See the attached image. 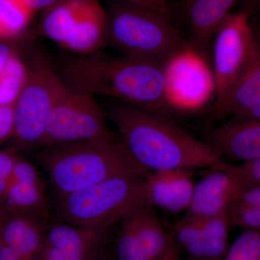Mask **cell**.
<instances>
[{
  "instance_id": "cell-1",
  "label": "cell",
  "mask_w": 260,
  "mask_h": 260,
  "mask_svg": "<svg viewBox=\"0 0 260 260\" xmlns=\"http://www.w3.org/2000/svg\"><path fill=\"white\" fill-rule=\"evenodd\" d=\"M107 115L136 161L150 172L198 169L218 170L229 164L208 143L181 129L172 119L118 101Z\"/></svg>"
},
{
  "instance_id": "cell-2",
  "label": "cell",
  "mask_w": 260,
  "mask_h": 260,
  "mask_svg": "<svg viewBox=\"0 0 260 260\" xmlns=\"http://www.w3.org/2000/svg\"><path fill=\"white\" fill-rule=\"evenodd\" d=\"M60 76L72 90L113 99L172 119L162 64L96 51L67 61Z\"/></svg>"
},
{
  "instance_id": "cell-3",
  "label": "cell",
  "mask_w": 260,
  "mask_h": 260,
  "mask_svg": "<svg viewBox=\"0 0 260 260\" xmlns=\"http://www.w3.org/2000/svg\"><path fill=\"white\" fill-rule=\"evenodd\" d=\"M38 159L60 197L110 178L145 177L150 173L136 161L118 137L47 147Z\"/></svg>"
},
{
  "instance_id": "cell-4",
  "label": "cell",
  "mask_w": 260,
  "mask_h": 260,
  "mask_svg": "<svg viewBox=\"0 0 260 260\" xmlns=\"http://www.w3.org/2000/svg\"><path fill=\"white\" fill-rule=\"evenodd\" d=\"M107 12V44L124 57L164 64L187 42L171 18L128 0H116Z\"/></svg>"
},
{
  "instance_id": "cell-5",
  "label": "cell",
  "mask_w": 260,
  "mask_h": 260,
  "mask_svg": "<svg viewBox=\"0 0 260 260\" xmlns=\"http://www.w3.org/2000/svg\"><path fill=\"white\" fill-rule=\"evenodd\" d=\"M145 177L118 176L60 197L58 213L65 223L91 229H110L146 203Z\"/></svg>"
},
{
  "instance_id": "cell-6",
  "label": "cell",
  "mask_w": 260,
  "mask_h": 260,
  "mask_svg": "<svg viewBox=\"0 0 260 260\" xmlns=\"http://www.w3.org/2000/svg\"><path fill=\"white\" fill-rule=\"evenodd\" d=\"M23 88L15 103V145L23 150L41 147L48 116L68 89L60 75L40 52L32 56Z\"/></svg>"
},
{
  "instance_id": "cell-7",
  "label": "cell",
  "mask_w": 260,
  "mask_h": 260,
  "mask_svg": "<svg viewBox=\"0 0 260 260\" xmlns=\"http://www.w3.org/2000/svg\"><path fill=\"white\" fill-rule=\"evenodd\" d=\"M213 42L215 99L212 112L214 117H220L250 59L253 47L250 18L239 12L231 13L219 25Z\"/></svg>"
},
{
  "instance_id": "cell-8",
  "label": "cell",
  "mask_w": 260,
  "mask_h": 260,
  "mask_svg": "<svg viewBox=\"0 0 260 260\" xmlns=\"http://www.w3.org/2000/svg\"><path fill=\"white\" fill-rule=\"evenodd\" d=\"M116 137L107 125L106 114L95 96L68 88L48 116L41 147Z\"/></svg>"
},
{
  "instance_id": "cell-9",
  "label": "cell",
  "mask_w": 260,
  "mask_h": 260,
  "mask_svg": "<svg viewBox=\"0 0 260 260\" xmlns=\"http://www.w3.org/2000/svg\"><path fill=\"white\" fill-rule=\"evenodd\" d=\"M162 68L166 98L173 113L197 112L215 99L213 71L203 51L187 43Z\"/></svg>"
},
{
  "instance_id": "cell-10",
  "label": "cell",
  "mask_w": 260,
  "mask_h": 260,
  "mask_svg": "<svg viewBox=\"0 0 260 260\" xmlns=\"http://www.w3.org/2000/svg\"><path fill=\"white\" fill-rule=\"evenodd\" d=\"M210 171L196 182L192 201L186 212L187 216L207 218L225 213L248 186L232 170L231 164L224 169Z\"/></svg>"
},
{
  "instance_id": "cell-11",
  "label": "cell",
  "mask_w": 260,
  "mask_h": 260,
  "mask_svg": "<svg viewBox=\"0 0 260 260\" xmlns=\"http://www.w3.org/2000/svg\"><path fill=\"white\" fill-rule=\"evenodd\" d=\"M227 164H244L260 158V119L233 116L214 128L205 140Z\"/></svg>"
},
{
  "instance_id": "cell-12",
  "label": "cell",
  "mask_w": 260,
  "mask_h": 260,
  "mask_svg": "<svg viewBox=\"0 0 260 260\" xmlns=\"http://www.w3.org/2000/svg\"><path fill=\"white\" fill-rule=\"evenodd\" d=\"M196 185L191 170L150 172L144 179L146 203L171 213L186 212L190 207Z\"/></svg>"
},
{
  "instance_id": "cell-13",
  "label": "cell",
  "mask_w": 260,
  "mask_h": 260,
  "mask_svg": "<svg viewBox=\"0 0 260 260\" xmlns=\"http://www.w3.org/2000/svg\"><path fill=\"white\" fill-rule=\"evenodd\" d=\"M239 0H181L177 5L184 19L191 47L204 51L213 41L219 25L232 13Z\"/></svg>"
},
{
  "instance_id": "cell-14",
  "label": "cell",
  "mask_w": 260,
  "mask_h": 260,
  "mask_svg": "<svg viewBox=\"0 0 260 260\" xmlns=\"http://www.w3.org/2000/svg\"><path fill=\"white\" fill-rule=\"evenodd\" d=\"M107 44V12L98 0H87L63 48L80 55L99 51Z\"/></svg>"
},
{
  "instance_id": "cell-15",
  "label": "cell",
  "mask_w": 260,
  "mask_h": 260,
  "mask_svg": "<svg viewBox=\"0 0 260 260\" xmlns=\"http://www.w3.org/2000/svg\"><path fill=\"white\" fill-rule=\"evenodd\" d=\"M253 47L250 59L224 107L221 116H242L260 106V23L251 22Z\"/></svg>"
},
{
  "instance_id": "cell-16",
  "label": "cell",
  "mask_w": 260,
  "mask_h": 260,
  "mask_svg": "<svg viewBox=\"0 0 260 260\" xmlns=\"http://www.w3.org/2000/svg\"><path fill=\"white\" fill-rule=\"evenodd\" d=\"M46 232L39 219L28 214H11L3 218L2 244L13 248L26 260L40 254Z\"/></svg>"
},
{
  "instance_id": "cell-17",
  "label": "cell",
  "mask_w": 260,
  "mask_h": 260,
  "mask_svg": "<svg viewBox=\"0 0 260 260\" xmlns=\"http://www.w3.org/2000/svg\"><path fill=\"white\" fill-rule=\"evenodd\" d=\"M110 229H91L59 223L46 233L45 244L59 249L70 260L100 249Z\"/></svg>"
},
{
  "instance_id": "cell-18",
  "label": "cell",
  "mask_w": 260,
  "mask_h": 260,
  "mask_svg": "<svg viewBox=\"0 0 260 260\" xmlns=\"http://www.w3.org/2000/svg\"><path fill=\"white\" fill-rule=\"evenodd\" d=\"M138 240L151 260H157L167 252L174 240L148 203L135 208L127 215Z\"/></svg>"
},
{
  "instance_id": "cell-19",
  "label": "cell",
  "mask_w": 260,
  "mask_h": 260,
  "mask_svg": "<svg viewBox=\"0 0 260 260\" xmlns=\"http://www.w3.org/2000/svg\"><path fill=\"white\" fill-rule=\"evenodd\" d=\"M86 3L87 0H59L45 8L40 20L41 34L63 47Z\"/></svg>"
},
{
  "instance_id": "cell-20",
  "label": "cell",
  "mask_w": 260,
  "mask_h": 260,
  "mask_svg": "<svg viewBox=\"0 0 260 260\" xmlns=\"http://www.w3.org/2000/svg\"><path fill=\"white\" fill-rule=\"evenodd\" d=\"M46 204L45 185L22 184L12 181L5 196L3 214L40 213Z\"/></svg>"
},
{
  "instance_id": "cell-21",
  "label": "cell",
  "mask_w": 260,
  "mask_h": 260,
  "mask_svg": "<svg viewBox=\"0 0 260 260\" xmlns=\"http://www.w3.org/2000/svg\"><path fill=\"white\" fill-rule=\"evenodd\" d=\"M34 15L22 0H0V40L23 34Z\"/></svg>"
},
{
  "instance_id": "cell-22",
  "label": "cell",
  "mask_w": 260,
  "mask_h": 260,
  "mask_svg": "<svg viewBox=\"0 0 260 260\" xmlns=\"http://www.w3.org/2000/svg\"><path fill=\"white\" fill-rule=\"evenodd\" d=\"M28 75V68L13 54L0 75V106L15 104Z\"/></svg>"
},
{
  "instance_id": "cell-23",
  "label": "cell",
  "mask_w": 260,
  "mask_h": 260,
  "mask_svg": "<svg viewBox=\"0 0 260 260\" xmlns=\"http://www.w3.org/2000/svg\"><path fill=\"white\" fill-rule=\"evenodd\" d=\"M120 223L116 241V260H151L138 240L128 217Z\"/></svg>"
},
{
  "instance_id": "cell-24",
  "label": "cell",
  "mask_w": 260,
  "mask_h": 260,
  "mask_svg": "<svg viewBox=\"0 0 260 260\" xmlns=\"http://www.w3.org/2000/svg\"><path fill=\"white\" fill-rule=\"evenodd\" d=\"M224 257V260H260V230H244Z\"/></svg>"
},
{
  "instance_id": "cell-25",
  "label": "cell",
  "mask_w": 260,
  "mask_h": 260,
  "mask_svg": "<svg viewBox=\"0 0 260 260\" xmlns=\"http://www.w3.org/2000/svg\"><path fill=\"white\" fill-rule=\"evenodd\" d=\"M230 226L244 230H260V207L241 201L233 203L225 211Z\"/></svg>"
},
{
  "instance_id": "cell-26",
  "label": "cell",
  "mask_w": 260,
  "mask_h": 260,
  "mask_svg": "<svg viewBox=\"0 0 260 260\" xmlns=\"http://www.w3.org/2000/svg\"><path fill=\"white\" fill-rule=\"evenodd\" d=\"M229 249V239H202L183 248L191 260H220Z\"/></svg>"
},
{
  "instance_id": "cell-27",
  "label": "cell",
  "mask_w": 260,
  "mask_h": 260,
  "mask_svg": "<svg viewBox=\"0 0 260 260\" xmlns=\"http://www.w3.org/2000/svg\"><path fill=\"white\" fill-rule=\"evenodd\" d=\"M171 234L174 242L181 249L203 239L199 219L187 215L174 225Z\"/></svg>"
},
{
  "instance_id": "cell-28",
  "label": "cell",
  "mask_w": 260,
  "mask_h": 260,
  "mask_svg": "<svg viewBox=\"0 0 260 260\" xmlns=\"http://www.w3.org/2000/svg\"><path fill=\"white\" fill-rule=\"evenodd\" d=\"M17 156L10 150L0 151V213L3 214L5 196L12 181L13 167Z\"/></svg>"
},
{
  "instance_id": "cell-29",
  "label": "cell",
  "mask_w": 260,
  "mask_h": 260,
  "mask_svg": "<svg viewBox=\"0 0 260 260\" xmlns=\"http://www.w3.org/2000/svg\"><path fill=\"white\" fill-rule=\"evenodd\" d=\"M12 181L22 184L44 183L39 172L30 162L17 157L13 167Z\"/></svg>"
},
{
  "instance_id": "cell-30",
  "label": "cell",
  "mask_w": 260,
  "mask_h": 260,
  "mask_svg": "<svg viewBox=\"0 0 260 260\" xmlns=\"http://www.w3.org/2000/svg\"><path fill=\"white\" fill-rule=\"evenodd\" d=\"M231 167L247 185H260V158Z\"/></svg>"
},
{
  "instance_id": "cell-31",
  "label": "cell",
  "mask_w": 260,
  "mask_h": 260,
  "mask_svg": "<svg viewBox=\"0 0 260 260\" xmlns=\"http://www.w3.org/2000/svg\"><path fill=\"white\" fill-rule=\"evenodd\" d=\"M15 126V104L0 106V145L13 137Z\"/></svg>"
},
{
  "instance_id": "cell-32",
  "label": "cell",
  "mask_w": 260,
  "mask_h": 260,
  "mask_svg": "<svg viewBox=\"0 0 260 260\" xmlns=\"http://www.w3.org/2000/svg\"><path fill=\"white\" fill-rule=\"evenodd\" d=\"M237 201L260 207V185L246 186Z\"/></svg>"
},
{
  "instance_id": "cell-33",
  "label": "cell",
  "mask_w": 260,
  "mask_h": 260,
  "mask_svg": "<svg viewBox=\"0 0 260 260\" xmlns=\"http://www.w3.org/2000/svg\"><path fill=\"white\" fill-rule=\"evenodd\" d=\"M128 1L143 5V6L155 10V11L159 12V13L170 18V15H169L170 3H169V0H128Z\"/></svg>"
},
{
  "instance_id": "cell-34",
  "label": "cell",
  "mask_w": 260,
  "mask_h": 260,
  "mask_svg": "<svg viewBox=\"0 0 260 260\" xmlns=\"http://www.w3.org/2000/svg\"><path fill=\"white\" fill-rule=\"evenodd\" d=\"M24 5L28 8L34 14L39 10H44L45 8L54 4L59 0H22Z\"/></svg>"
},
{
  "instance_id": "cell-35",
  "label": "cell",
  "mask_w": 260,
  "mask_h": 260,
  "mask_svg": "<svg viewBox=\"0 0 260 260\" xmlns=\"http://www.w3.org/2000/svg\"><path fill=\"white\" fill-rule=\"evenodd\" d=\"M259 5L260 0H243L239 12L250 18L257 13Z\"/></svg>"
},
{
  "instance_id": "cell-36",
  "label": "cell",
  "mask_w": 260,
  "mask_h": 260,
  "mask_svg": "<svg viewBox=\"0 0 260 260\" xmlns=\"http://www.w3.org/2000/svg\"><path fill=\"white\" fill-rule=\"evenodd\" d=\"M0 260H26L10 246L0 243Z\"/></svg>"
},
{
  "instance_id": "cell-37",
  "label": "cell",
  "mask_w": 260,
  "mask_h": 260,
  "mask_svg": "<svg viewBox=\"0 0 260 260\" xmlns=\"http://www.w3.org/2000/svg\"><path fill=\"white\" fill-rule=\"evenodd\" d=\"M14 53L11 48L5 44L4 41L0 40V75L3 73L7 62Z\"/></svg>"
},
{
  "instance_id": "cell-38",
  "label": "cell",
  "mask_w": 260,
  "mask_h": 260,
  "mask_svg": "<svg viewBox=\"0 0 260 260\" xmlns=\"http://www.w3.org/2000/svg\"><path fill=\"white\" fill-rule=\"evenodd\" d=\"M181 248L174 242L167 252L157 260H180Z\"/></svg>"
},
{
  "instance_id": "cell-39",
  "label": "cell",
  "mask_w": 260,
  "mask_h": 260,
  "mask_svg": "<svg viewBox=\"0 0 260 260\" xmlns=\"http://www.w3.org/2000/svg\"><path fill=\"white\" fill-rule=\"evenodd\" d=\"M73 260H109L107 256L102 254L100 249L92 251L86 255L80 256V257L76 258Z\"/></svg>"
},
{
  "instance_id": "cell-40",
  "label": "cell",
  "mask_w": 260,
  "mask_h": 260,
  "mask_svg": "<svg viewBox=\"0 0 260 260\" xmlns=\"http://www.w3.org/2000/svg\"><path fill=\"white\" fill-rule=\"evenodd\" d=\"M246 116V117L255 118V119H260V106H258L249 112L245 113L242 116Z\"/></svg>"
},
{
  "instance_id": "cell-41",
  "label": "cell",
  "mask_w": 260,
  "mask_h": 260,
  "mask_svg": "<svg viewBox=\"0 0 260 260\" xmlns=\"http://www.w3.org/2000/svg\"><path fill=\"white\" fill-rule=\"evenodd\" d=\"M3 218H4V216L0 213V242H1V232L2 226H3Z\"/></svg>"
},
{
  "instance_id": "cell-42",
  "label": "cell",
  "mask_w": 260,
  "mask_h": 260,
  "mask_svg": "<svg viewBox=\"0 0 260 260\" xmlns=\"http://www.w3.org/2000/svg\"><path fill=\"white\" fill-rule=\"evenodd\" d=\"M30 260H43L42 258L39 257V256H37V257L34 258V259Z\"/></svg>"
},
{
  "instance_id": "cell-43",
  "label": "cell",
  "mask_w": 260,
  "mask_h": 260,
  "mask_svg": "<svg viewBox=\"0 0 260 260\" xmlns=\"http://www.w3.org/2000/svg\"><path fill=\"white\" fill-rule=\"evenodd\" d=\"M257 13H260V5H259V10H258Z\"/></svg>"
},
{
  "instance_id": "cell-44",
  "label": "cell",
  "mask_w": 260,
  "mask_h": 260,
  "mask_svg": "<svg viewBox=\"0 0 260 260\" xmlns=\"http://www.w3.org/2000/svg\"><path fill=\"white\" fill-rule=\"evenodd\" d=\"M220 260H221V259H220Z\"/></svg>"
}]
</instances>
